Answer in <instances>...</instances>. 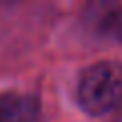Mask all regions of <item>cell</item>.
<instances>
[{
  "instance_id": "6da1fadb",
  "label": "cell",
  "mask_w": 122,
  "mask_h": 122,
  "mask_svg": "<svg viewBox=\"0 0 122 122\" xmlns=\"http://www.w3.org/2000/svg\"><path fill=\"white\" fill-rule=\"evenodd\" d=\"M77 102L87 114L102 116L122 106V63L100 61L81 73Z\"/></svg>"
},
{
  "instance_id": "7a4b0ae2",
  "label": "cell",
  "mask_w": 122,
  "mask_h": 122,
  "mask_svg": "<svg viewBox=\"0 0 122 122\" xmlns=\"http://www.w3.org/2000/svg\"><path fill=\"white\" fill-rule=\"evenodd\" d=\"M86 26L106 41H122V4L92 2L83 12Z\"/></svg>"
},
{
  "instance_id": "3957f363",
  "label": "cell",
  "mask_w": 122,
  "mask_h": 122,
  "mask_svg": "<svg viewBox=\"0 0 122 122\" xmlns=\"http://www.w3.org/2000/svg\"><path fill=\"white\" fill-rule=\"evenodd\" d=\"M41 106L30 94H0V122H39Z\"/></svg>"
},
{
  "instance_id": "277c9868",
  "label": "cell",
  "mask_w": 122,
  "mask_h": 122,
  "mask_svg": "<svg viewBox=\"0 0 122 122\" xmlns=\"http://www.w3.org/2000/svg\"><path fill=\"white\" fill-rule=\"evenodd\" d=\"M114 122H122V110H120V114L116 116V120H114Z\"/></svg>"
}]
</instances>
